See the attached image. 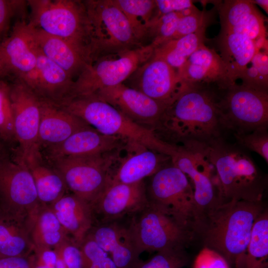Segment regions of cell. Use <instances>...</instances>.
Returning <instances> with one entry per match:
<instances>
[{"label": "cell", "mask_w": 268, "mask_h": 268, "mask_svg": "<svg viewBox=\"0 0 268 268\" xmlns=\"http://www.w3.org/2000/svg\"><path fill=\"white\" fill-rule=\"evenodd\" d=\"M204 85L182 84L154 131L158 137L187 147L207 145L222 137L220 98Z\"/></svg>", "instance_id": "6da1fadb"}, {"label": "cell", "mask_w": 268, "mask_h": 268, "mask_svg": "<svg viewBox=\"0 0 268 268\" xmlns=\"http://www.w3.org/2000/svg\"><path fill=\"white\" fill-rule=\"evenodd\" d=\"M264 209L262 201L223 202L207 213L198 234L204 247L221 255L230 266L243 268L254 223Z\"/></svg>", "instance_id": "7a4b0ae2"}, {"label": "cell", "mask_w": 268, "mask_h": 268, "mask_svg": "<svg viewBox=\"0 0 268 268\" xmlns=\"http://www.w3.org/2000/svg\"><path fill=\"white\" fill-rule=\"evenodd\" d=\"M202 149L215 170L223 202L262 201L266 180L246 150L223 137Z\"/></svg>", "instance_id": "3957f363"}, {"label": "cell", "mask_w": 268, "mask_h": 268, "mask_svg": "<svg viewBox=\"0 0 268 268\" xmlns=\"http://www.w3.org/2000/svg\"><path fill=\"white\" fill-rule=\"evenodd\" d=\"M56 105L103 134L120 137L169 157L175 149V145L161 140L153 131L134 123L94 94L70 96Z\"/></svg>", "instance_id": "277c9868"}, {"label": "cell", "mask_w": 268, "mask_h": 268, "mask_svg": "<svg viewBox=\"0 0 268 268\" xmlns=\"http://www.w3.org/2000/svg\"><path fill=\"white\" fill-rule=\"evenodd\" d=\"M28 22L47 34L71 42L89 51L91 32L83 1L75 0H29Z\"/></svg>", "instance_id": "5b68a950"}, {"label": "cell", "mask_w": 268, "mask_h": 268, "mask_svg": "<svg viewBox=\"0 0 268 268\" xmlns=\"http://www.w3.org/2000/svg\"><path fill=\"white\" fill-rule=\"evenodd\" d=\"M148 201L198 234L201 224L188 177L174 166H164L151 176L146 189Z\"/></svg>", "instance_id": "8992f818"}, {"label": "cell", "mask_w": 268, "mask_h": 268, "mask_svg": "<svg viewBox=\"0 0 268 268\" xmlns=\"http://www.w3.org/2000/svg\"><path fill=\"white\" fill-rule=\"evenodd\" d=\"M91 32L93 61L140 45L125 15L114 0H83Z\"/></svg>", "instance_id": "52a82bcc"}, {"label": "cell", "mask_w": 268, "mask_h": 268, "mask_svg": "<svg viewBox=\"0 0 268 268\" xmlns=\"http://www.w3.org/2000/svg\"><path fill=\"white\" fill-rule=\"evenodd\" d=\"M155 49L151 43L97 58L75 79L69 96L94 94L123 83L151 58Z\"/></svg>", "instance_id": "ba28073f"}, {"label": "cell", "mask_w": 268, "mask_h": 268, "mask_svg": "<svg viewBox=\"0 0 268 268\" xmlns=\"http://www.w3.org/2000/svg\"><path fill=\"white\" fill-rule=\"evenodd\" d=\"M129 226L140 255L145 251L185 249L196 235L149 201L131 215Z\"/></svg>", "instance_id": "9c48e42d"}, {"label": "cell", "mask_w": 268, "mask_h": 268, "mask_svg": "<svg viewBox=\"0 0 268 268\" xmlns=\"http://www.w3.org/2000/svg\"><path fill=\"white\" fill-rule=\"evenodd\" d=\"M117 152L70 156L49 161L72 194L93 203L111 180L110 168L118 157Z\"/></svg>", "instance_id": "30bf717a"}, {"label": "cell", "mask_w": 268, "mask_h": 268, "mask_svg": "<svg viewBox=\"0 0 268 268\" xmlns=\"http://www.w3.org/2000/svg\"><path fill=\"white\" fill-rule=\"evenodd\" d=\"M220 98V121L223 130L244 134L268 129V92L236 82Z\"/></svg>", "instance_id": "8fae6325"}, {"label": "cell", "mask_w": 268, "mask_h": 268, "mask_svg": "<svg viewBox=\"0 0 268 268\" xmlns=\"http://www.w3.org/2000/svg\"><path fill=\"white\" fill-rule=\"evenodd\" d=\"M171 163L191 180L201 224L208 212L223 202L215 170L205 154L202 145H177L170 156Z\"/></svg>", "instance_id": "7c38bea8"}, {"label": "cell", "mask_w": 268, "mask_h": 268, "mask_svg": "<svg viewBox=\"0 0 268 268\" xmlns=\"http://www.w3.org/2000/svg\"><path fill=\"white\" fill-rule=\"evenodd\" d=\"M14 130L18 144L15 158L26 165L43 159L38 145L40 99L21 81L10 84Z\"/></svg>", "instance_id": "4fadbf2b"}, {"label": "cell", "mask_w": 268, "mask_h": 268, "mask_svg": "<svg viewBox=\"0 0 268 268\" xmlns=\"http://www.w3.org/2000/svg\"><path fill=\"white\" fill-rule=\"evenodd\" d=\"M40 203L34 181L22 161L0 155V210L14 215L28 217Z\"/></svg>", "instance_id": "5bb4252c"}, {"label": "cell", "mask_w": 268, "mask_h": 268, "mask_svg": "<svg viewBox=\"0 0 268 268\" xmlns=\"http://www.w3.org/2000/svg\"><path fill=\"white\" fill-rule=\"evenodd\" d=\"M94 94L134 123L153 132L169 106L123 83L101 89Z\"/></svg>", "instance_id": "9a60e30c"}, {"label": "cell", "mask_w": 268, "mask_h": 268, "mask_svg": "<svg viewBox=\"0 0 268 268\" xmlns=\"http://www.w3.org/2000/svg\"><path fill=\"white\" fill-rule=\"evenodd\" d=\"M0 49L8 74L29 86L35 76L37 58L28 22L17 21L10 35L0 44Z\"/></svg>", "instance_id": "2e32d148"}, {"label": "cell", "mask_w": 268, "mask_h": 268, "mask_svg": "<svg viewBox=\"0 0 268 268\" xmlns=\"http://www.w3.org/2000/svg\"><path fill=\"white\" fill-rule=\"evenodd\" d=\"M148 202L143 181L132 184L110 181L100 196L91 204L93 212L99 214L101 222L122 219L137 212Z\"/></svg>", "instance_id": "e0dca14e"}, {"label": "cell", "mask_w": 268, "mask_h": 268, "mask_svg": "<svg viewBox=\"0 0 268 268\" xmlns=\"http://www.w3.org/2000/svg\"><path fill=\"white\" fill-rule=\"evenodd\" d=\"M130 77L133 85L131 87L168 105L176 98L182 87L177 70L153 55Z\"/></svg>", "instance_id": "ac0fdd59"}, {"label": "cell", "mask_w": 268, "mask_h": 268, "mask_svg": "<svg viewBox=\"0 0 268 268\" xmlns=\"http://www.w3.org/2000/svg\"><path fill=\"white\" fill-rule=\"evenodd\" d=\"M180 84H215L225 90L234 81L220 57L203 45L188 58L177 70Z\"/></svg>", "instance_id": "d6986e66"}, {"label": "cell", "mask_w": 268, "mask_h": 268, "mask_svg": "<svg viewBox=\"0 0 268 268\" xmlns=\"http://www.w3.org/2000/svg\"><path fill=\"white\" fill-rule=\"evenodd\" d=\"M128 141L116 136L103 134L91 126L80 130L57 145L45 149L48 161L66 157L117 152Z\"/></svg>", "instance_id": "ffe728a7"}, {"label": "cell", "mask_w": 268, "mask_h": 268, "mask_svg": "<svg viewBox=\"0 0 268 268\" xmlns=\"http://www.w3.org/2000/svg\"><path fill=\"white\" fill-rule=\"evenodd\" d=\"M90 236L106 253L118 268H136L141 261L129 226L120 220L92 227Z\"/></svg>", "instance_id": "44dd1931"}, {"label": "cell", "mask_w": 268, "mask_h": 268, "mask_svg": "<svg viewBox=\"0 0 268 268\" xmlns=\"http://www.w3.org/2000/svg\"><path fill=\"white\" fill-rule=\"evenodd\" d=\"M34 41L41 52L74 80L93 62L90 53L62 38L46 34L28 22Z\"/></svg>", "instance_id": "7402d4cb"}, {"label": "cell", "mask_w": 268, "mask_h": 268, "mask_svg": "<svg viewBox=\"0 0 268 268\" xmlns=\"http://www.w3.org/2000/svg\"><path fill=\"white\" fill-rule=\"evenodd\" d=\"M36 53L35 74L28 87L40 99L54 104H58L70 95L74 80L46 57L36 45Z\"/></svg>", "instance_id": "603a6c76"}, {"label": "cell", "mask_w": 268, "mask_h": 268, "mask_svg": "<svg viewBox=\"0 0 268 268\" xmlns=\"http://www.w3.org/2000/svg\"><path fill=\"white\" fill-rule=\"evenodd\" d=\"M40 112L38 142L41 152L42 148L59 144L74 133L90 126L66 110L41 99Z\"/></svg>", "instance_id": "cb8c5ba5"}, {"label": "cell", "mask_w": 268, "mask_h": 268, "mask_svg": "<svg viewBox=\"0 0 268 268\" xmlns=\"http://www.w3.org/2000/svg\"><path fill=\"white\" fill-rule=\"evenodd\" d=\"M221 27L255 42L266 38L265 19L252 0H224L218 4Z\"/></svg>", "instance_id": "d4e9b609"}, {"label": "cell", "mask_w": 268, "mask_h": 268, "mask_svg": "<svg viewBox=\"0 0 268 268\" xmlns=\"http://www.w3.org/2000/svg\"><path fill=\"white\" fill-rule=\"evenodd\" d=\"M49 206L68 235L80 245L93 227L91 204L72 194H65Z\"/></svg>", "instance_id": "484cf974"}, {"label": "cell", "mask_w": 268, "mask_h": 268, "mask_svg": "<svg viewBox=\"0 0 268 268\" xmlns=\"http://www.w3.org/2000/svg\"><path fill=\"white\" fill-rule=\"evenodd\" d=\"M136 150L129 153L120 161L115 173L111 177V181L132 184L137 183L147 177L152 176L170 157L138 145Z\"/></svg>", "instance_id": "4316f807"}, {"label": "cell", "mask_w": 268, "mask_h": 268, "mask_svg": "<svg viewBox=\"0 0 268 268\" xmlns=\"http://www.w3.org/2000/svg\"><path fill=\"white\" fill-rule=\"evenodd\" d=\"M27 223L34 249H54L70 237L49 205L40 203L28 216Z\"/></svg>", "instance_id": "83f0119b"}, {"label": "cell", "mask_w": 268, "mask_h": 268, "mask_svg": "<svg viewBox=\"0 0 268 268\" xmlns=\"http://www.w3.org/2000/svg\"><path fill=\"white\" fill-rule=\"evenodd\" d=\"M218 44L220 56L235 81L258 51L255 43L245 35L221 28Z\"/></svg>", "instance_id": "f1b7e54d"}, {"label": "cell", "mask_w": 268, "mask_h": 268, "mask_svg": "<svg viewBox=\"0 0 268 268\" xmlns=\"http://www.w3.org/2000/svg\"><path fill=\"white\" fill-rule=\"evenodd\" d=\"M27 217L0 210V258L26 256L33 252Z\"/></svg>", "instance_id": "f546056e"}, {"label": "cell", "mask_w": 268, "mask_h": 268, "mask_svg": "<svg viewBox=\"0 0 268 268\" xmlns=\"http://www.w3.org/2000/svg\"><path fill=\"white\" fill-rule=\"evenodd\" d=\"M32 175L39 202L50 205L65 195L67 189L60 173L43 159L26 165Z\"/></svg>", "instance_id": "4dcf8cb0"}, {"label": "cell", "mask_w": 268, "mask_h": 268, "mask_svg": "<svg viewBox=\"0 0 268 268\" xmlns=\"http://www.w3.org/2000/svg\"><path fill=\"white\" fill-rule=\"evenodd\" d=\"M206 29L164 43L155 49L153 56L163 60L177 70L194 52L204 45Z\"/></svg>", "instance_id": "1f68e13d"}, {"label": "cell", "mask_w": 268, "mask_h": 268, "mask_svg": "<svg viewBox=\"0 0 268 268\" xmlns=\"http://www.w3.org/2000/svg\"><path fill=\"white\" fill-rule=\"evenodd\" d=\"M268 214L264 209L257 217L245 256L243 268H268Z\"/></svg>", "instance_id": "d6a6232c"}, {"label": "cell", "mask_w": 268, "mask_h": 268, "mask_svg": "<svg viewBox=\"0 0 268 268\" xmlns=\"http://www.w3.org/2000/svg\"><path fill=\"white\" fill-rule=\"evenodd\" d=\"M127 18L140 42L148 34L156 11L155 0H114Z\"/></svg>", "instance_id": "836d02e7"}, {"label": "cell", "mask_w": 268, "mask_h": 268, "mask_svg": "<svg viewBox=\"0 0 268 268\" xmlns=\"http://www.w3.org/2000/svg\"><path fill=\"white\" fill-rule=\"evenodd\" d=\"M198 10L199 9L194 5L180 11L162 15L153 19L148 32V35L153 37L151 43L157 48L172 40L180 17L191 15Z\"/></svg>", "instance_id": "e575fe53"}, {"label": "cell", "mask_w": 268, "mask_h": 268, "mask_svg": "<svg viewBox=\"0 0 268 268\" xmlns=\"http://www.w3.org/2000/svg\"><path fill=\"white\" fill-rule=\"evenodd\" d=\"M268 51L260 50L253 56L250 63L239 78L242 84L259 90L268 91Z\"/></svg>", "instance_id": "d590c367"}, {"label": "cell", "mask_w": 268, "mask_h": 268, "mask_svg": "<svg viewBox=\"0 0 268 268\" xmlns=\"http://www.w3.org/2000/svg\"><path fill=\"white\" fill-rule=\"evenodd\" d=\"M0 139L9 145L17 142L14 130L10 86L2 79H0Z\"/></svg>", "instance_id": "8d00e7d4"}, {"label": "cell", "mask_w": 268, "mask_h": 268, "mask_svg": "<svg viewBox=\"0 0 268 268\" xmlns=\"http://www.w3.org/2000/svg\"><path fill=\"white\" fill-rule=\"evenodd\" d=\"M188 263L185 249H172L157 252L149 260L140 261L136 268H182Z\"/></svg>", "instance_id": "74e56055"}, {"label": "cell", "mask_w": 268, "mask_h": 268, "mask_svg": "<svg viewBox=\"0 0 268 268\" xmlns=\"http://www.w3.org/2000/svg\"><path fill=\"white\" fill-rule=\"evenodd\" d=\"M84 268H118L109 255L87 234L81 243Z\"/></svg>", "instance_id": "f35d334b"}, {"label": "cell", "mask_w": 268, "mask_h": 268, "mask_svg": "<svg viewBox=\"0 0 268 268\" xmlns=\"http://www.w3.org/2000/svg\"><path fill=\"white\" fill-rule=\"evenodd\" d=\"M233 134L237 144L245 150L259 154L268 163V129L257 130L247 134Z\"/></svg>", "instance_id": "ab89813d"}, {"label": "cell", "mask_w": 268, "mask_h": 268, "mask_svg": "<svg viewBox=\"0 0 268 268\" xmlns=\"http://www.w3.org/2000/svg\"><path fill=\"white\" fill-rule=\"evenodd\" d=\"M210 14L205 10H199L191 15L181 17L172 40L206 28L210 22Z\"/></svg>", "instance_id": "60d3db41"}, {"label": "cell", "mask_w": 268, "mask_h": 268, "mask_svg": "<svg viewBox=\"0 0 268 268\" xmlns=\"http://www.w3.org/2000/svg\"><path fill=\"white\" fill-rule=\"evenodd\" d=\"M55 249L60 253L67 268H84V256L80 246L70 237Z\"/></svg>", "instance_id": "b9f144b4"}, {"label": "cell", "mask_w": 268, "mask_h": 268, "mask_svg": "<svg viewBox=\"0 0 268 268\" xmlns=\"http://www.w3.org/2000/svg\"><path fill=\"white\" fill-rule=\"evenodd\" d=\"M27 1L0 0V44L5 38L11 18L23 10Z\"/></svg>", "instance_id": "7bdbcfd3"}, {"label": "cell", "mask_w": 268, "mask_h": 268, "mask_svg": "<svg viewBox=\"0 0 268 268\" xmlns=\"http://www.w3.org/2000/svg\"><path fill=\"white\" fill-rule=\"evenodd\" d=\"M226 259L216 251L206 247L196 257L193 268H230Z\"/></svg>", "instance_id": "ee69618b"}, {"label": "cell", "mask_w": 268, "mask_h": 268, "mask_svg": "<svg viewBox=\"0 0 268 268\" xmlns=\"http://www.w3.org/2000/svg\"><path fill=\"white\" fill-rule=\"evenodd\" d=\"M155 1L156 11L153 19L162 15L180 11L194 5L193 1L190 0H155Z\"/></svg>", "instance_id": "f6af8a7d"}, {"label": "cell", "mask_w": 268, "mask_h": 268, "mask_svg": "<svg viewBox=\"0 0 268 268\" xmlns=\"http://www.w3.org/2000/svg\"><path fill=\"white\" fill-rule=\"evenodd\" d=\"M33 252L26 256L0 258V268H32Z\"/></svg>", "instance_id": "bcb514c9"}, {"label": "cell", "mask_w": 268, "mask_h": 268, "mask_svg": "<svg viewBox=\"0 0 268 268\" xmlns=\"http://www.w3.org/2000/svg\"><path fill=\"white\" fill-rule=\"evenodd\" d=\"M8 73L0 49V79L4 76L8 75Z\"/></svg>", "instance_id": "7dc6e473"}, {"label": "cell", "mask_w": 268, "mask_h": 268, "mask_svg": "<svg viewBox=\"0 0 268 268\" xmlns=\"http://www.w3.org/2000/svg\"><path fill=\"white\" fill-rule=\"evenodd\" d=\"M254 4H256L262 7L267 13H268V0H252Z\"/></svg>", "instance_id": "c3c4849f"}, {"label": "cell", "mask_w": 268, "mask_h": 268, "mask_svg": "<svg viewBox=\"0 0 268 268\" xmlns=\"http://www.w3.org/2000/svg\"><path fill=\"white\" fill-rule=\"evenodd\" d=\"M1 141H2L0 139V155L4 152Z\"/></svg>", "instance_id": "681fc988"}]
</instances>
